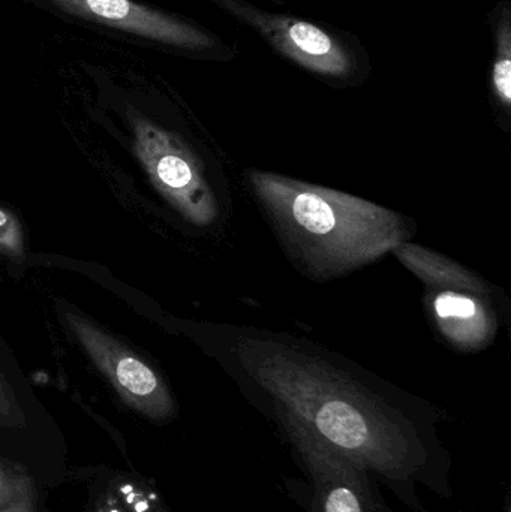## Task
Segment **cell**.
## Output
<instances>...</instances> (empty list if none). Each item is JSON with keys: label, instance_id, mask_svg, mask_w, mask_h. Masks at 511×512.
<instances>
[{"label": "cell", "instance_id": "cell-5", "mask_svg": "<svg viewBox=\"0 0 511 512\" xmlns=\"http://www.w3.org/2000/svg\"><path fill=\"white\" fill-rule=\"evenodd\" d=\"M134 150L159 194L186 219L207 227L218 216V204L197 156L182 140L149 120H132Z\"/></svg>", "mask_w": 511, "mask_h": 512}, {"label": "cell", "instance_id": "cell-13", "mask_svg": "<svg viewBox=\"0 0 511 512\" xmlns=\"http://www.w3.org/2000/svg\"><path fill=\"white\" fill-rule=\"evenodd\" d=\"M0 512H36L35 486L21 493L11 504L0 507Z\"/></svg>", "mask_w": 511, "mask_h": 512}, {"label": "cell", "instance_id": "cell-9", "mask_svg": "<svg viewBox=\"0 0 511 512\" xmlns=\"http://www.w3.org/2000/svg\"><path fill=\"white\" fill-rule=\"evenodd\" d=\"M290 38L303 53L321 56L332 50V41L326 33L308 23H296L291 26Z\"/></svg>", "mask_w": 511, "mask_h": 512}, {"label": "cell", "instance_id": "cell-10", "mask_svg": "<svg viewBox=\"0 0 511 512\" xmlns=\"http://www.w3.org/2000/svg\"><path fill=\"white\" fill-rule=\"evenodd\" d=\"M30 487H33L32 478L23 469L0 462V507L11 504Z\"/></svg>", "mask_w": 511, "mask_h": 512}, {"label": "cell", "instance_id": "cell-2", "mask_svg": "<svg viewBox=\"0 0 511 512\" xmlns=\"http://www.w3.org/2000/svg\"><path fill=\"white\" fill-rule=\"evenodd\" d=\"M248 176L287 254L317 279L359 270L411 237L399 213L362 198L266 171Z\"/></svg>", "mask_w": 511, "mask_h": 512}, {"label": "cell", "instance_id": "cell-4", "mask_svg": "<svg viewBox=\"0 0 511 512\" xmlns=\"http://www.w3.org/2000/svg\"><path fill=\"white\" fill-rule=\"evenodd\" d=\"M305 481L288 492L309 512H393L378 481L359 463L294 424H275Z\"/></svg>", "mask_w": 511, "mask_h": 512}, {"label": "cell", "instance_id": "cell-6", "mask_svg": "<svg viewBox=\"0 0 511 512\" xmlns=\"http://www.w3.org/2000/svg\"><path fill=\"white\" fill-rule=\"evenodd\" d=\"M65 321L129 408L158 423L173 420V394L146 361L77 313L65 312Z\"/></svg>", "mask_w": 511, "mask_h": 512}, {"label": "cell", "instance_id": "cell-7", "mask_svg": "<svg viewBox=\"0 0 511 512\" xmlns=\"http://www.w3.org/2000/svg\"><path fill=\"white\" fill-rule=\"evenodd\" d=\"M56 2L75 14L98 18L111 26L120 27L147 38L177 42V44L194 41V38L179 24L131 0H56Z\"/></svg>", "mask_w": 511, "mask_h": 512}, {"label": "cell", "instance_id": "cell-1", "mask_svg": "<svg viewBox=\"0 0 511 512\" xmlns=\"http://www.w3.org/2000/svg\"><path fill=\"white\" fill-rule=\"evenodd\" d=\"M240 357L249 393L273 424L308 430L410 510L428 512L422 489L452 498V456L426 406L281 343L249 340Z\"/></svg>", "mask_w": 511, "mask_h": 512}, {"label": "cell", "instance_id": "cell-12", "mask_svg": "<svg viewBox=\"0 0 511 512\" xmlns=\"http://www.w3.org/2000/svg\"><path fill=\"white\" fill-rule=\"evenodd\" d=\"M495 87L504 102L509 104L511 99V65L510 59L498 62L494 72Z\"/></svg>", "mask_w": 511, "mask_h": 512}, {"label": "cell", "instance_id": "cell-14", "mask_svg": "<svg viewBox=\"0 0 511 512\" xmlns=\"http://www.w3.org/2000/svg\"><path fill=\"white\" fill-rule=\"evenodd\" d=\"M17 411V403H15L14 397H12L11 391L6 387L3 379L0 378V418L5 420H11Z\"/></svg>", "mask_w": 511, "mask_h": 512}, {"label": "cell", "instance_id": "cell-3", "mask_svg": "<svg viewBox=\"0 0 511 512\" xmlns=\"http://www.w3.org/2000/svg\"><path fill=\"white\" fill-rule=\"evenodd\" d=\"M428 286L429 306L443 336L462 351L486 348L497 333L488 285L446 256L404 242L393 249Z\"/></svg>", "mask_w": 511, "mask_h": 512}, {"label": "cell", "instance_id": "cell-11", "mask_svg": "<svg viewBox=\"0 0 511 512\" xmlns=\"http://www.w3.org/2000/svg\"><path fill=\"white\" fill-rule=\"evenodd\" d=\"M0 248L9 254L23 255V228L15 216L0 209Z\"/></svg>", "mask_w": 511, "mask_h": 512}, {"label": "cell", "instance_id": "cell-8", "mask_svg": "<svg viewBox=\"0 0 511 512\" xmlns=\"http://www.w3.org/2000/svg\"><path fill=\"white\" fill-rule=\"evenodd\" d=\"M93 512H168L161 496L138 481H116L96 502Z\"/></svg>", "mask_w": 511, "mask_h": 512}]
</instances>
